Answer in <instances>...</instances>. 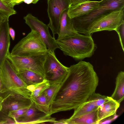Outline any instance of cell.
Masks as SVG:
<instances>
[{
  "mask_svg": "<svg viewBox=\"0 0 124 124\" xmlns=\"http://www.w3.org/2000/svg\"><path fill=\"white\" fill-rule=\"evenodd\" d=\"M49 108V114L76 109L95 93L99 79L92 65L81 61L69 67Z\"/></svg>",
  "mask_w": 124,
  "mask_h": 124,
  "instance_id": "cell-1",
  "label": "cell"
},
{
  "mask_svg": "<svg viewBox=\"0 0 124 124\" xmlns=\"http://www.w3.org/2000/svg\"><path fill=\"white\" fill-rule=\"evenodd\" d=\"M58 47L65 55L76 60H81L90 57L97 48L91 35H75L56 40Z\"/></svg>",
  "mask_w": 124,
  "mask_h": 124,
  "instance_id": "cell-2",
  "label": "cell"
},
{
  "mask_svg": "<svg viewBox=\"0 0 124 124\" xmlns=\"http://www.w3.org/2000/svg\"><path fill=\"white\" fill-rule=\"evenodd\" d=\"M124 9V0H101L98 6L88 14L71 19L78 33L89 35V29L92 23L101 16L113 11Z\"/></svg>",
  "mask_w": 124,
  "mask_h": 124,
  "instance_id": "cell-3",
  "label": "cell"
},
{
  "mask_svg": "<svg viewBox=\"0 0 124 124\" xmlns=\"http://www.w3.org/2000/svg\"><path fill=\"white\" fill-rule=\"evenodd\" d=\"M0 76L3 97L6 94L12 93L30 99L31 93L28 86L18 76L7 59L0 68Z\"/></svg>",
  "mask_w": 124,
  "mask_h": 124,
  "instance_id": "cell-4",
  "label": "cell"
},
{
  "mask_svg": "<svg viewBox=\"0 0 124 124\" xmlns=\"http://www.w3.org/2000/svg\"><path fill=\"white\" fill-rule=\"evenodd\" d=\"M49 50L38 33L31 30L16 45L10 54L13 56L28 57L44 54Z\"/></svg>",
  "mask_w": 124,
  "mask_h": 124,
  "instance_id": "cell-5",
  "label": "cell"
},
{
  "mask_svg": "<svg viewBox=\"0 0 124 124\" xmlns=\"http://www.w3.org/2000/svg\"><path fill=\"white\" fill-rule=\"evenodd\" d=\"M48 53V52L43 54L23 57L12 55L9 52L7 59L16 72L21 70H27L35 72L45 79L44 65Z\"/></svg>",
  "mask_w": 124,
  "mask_h": 124,
  "instance_id": "cell-6",
  "label": "cell"
},
{
  "mask_svg": "<svg viewBox=\"0 0 124 124\" xmlns=\"http://www.w3.org/2000/svg\"><path fill=\"white\" fill-rule=\"evenodd\" d=\"M45 79L50 85L61 82L69 71V67L61 63L54 51L49 50L44 65Z\"/></svg>",
  "mask_w": 124,
  "mask_h": 124,
  "instance_id": "cell-7",
  "label": "cell"
},
{
  "mask_svg": "<svg viewBox=\"0 0 124 124\" xmlns=\"http://www.w3.org/2000/svg\"><path fill=\"white\" fill-rule=\"evenodd\" d=\"M124 22V9L113 11L94 21L89 28V34L102 31L115 30Z\"/></svg>",
  "mask_w": 124,
  "mask_h": 124,
  "instance_id": "cell-8",
  "label": "cell"
},
{
  "mask_svg": "<svg viewBox=\"0 0 124 124\" xmlns=\"http://www.w3.org/2000/svg\"><path fill=\"white\" fill-rule=\"evenodd\" d=\"M47 12L49 22L47 25L52 31L53 37L58 34L60 19L63 11L68 9L70 5L69 0H47Z\"/></svg>",
  "mask_w": 124,
  "mask_h": 124,
  "instance_id": "cell-9",
  "label": "cell"
},
{
  "mask_svg": "<svg viewBox=\"0 0 124 124\" xmlns=\"http://www.w3.org/2000/svg\"><path fill=\"white\" fill-rule=\"evenodd\" d=\"M24 19L31 30L35 31L39 34L48 49L54 51L58 48L56 40L50 34L47 25L31 14H28Z\"/></svg>",
  "mask_w": 124,
  "mask_h": 124,
  "instance_id": "cell-10",
  "label": "cell"
},
{
  "mask_svg": "<svg viewBox=\"0 0 124 124\" xmlns=\"http://www.w3.org/2000/svg\"><path fill=\"white\" fill-rule=\"evenodd\" d=\"M37 109L33 102L27 111L23 115L15 120L16 124H34L49 123L55 124L56 118L51 115L46 114Z\"/></svg>",
  "mask_w": 124,
  "mask_h": 124,
  "instance_id": "cell-11",
  "label": "cell"
},
{
  "mask_svg": "<svg viewBox=\"0 0 124 124\" xmlns=\"http://www.w3.org/2000/svg\"><path fill=\"white\" fill-rule=\"evenodd\" d=\"M33 102L30 99L20 95L7 94L3 98L1 112L8 116L9 111L29 108Z\"/></svg>",
  "mask_w": 124,
  "mask_h": 124,
  "instance_id": "cell-12",
  "label": "cell"
},
{
  "mask_svg": "<svg viewBox=\"0 0 124 124\" xmlns=\"http://www.w3.org/2000/svg\"><path fill=\"white\" fill-rule=\"evenodd\" d=\"M8 18H4L0 28V68L9 53L10 42L8 31Z\"/></svg>",
  "mask_w": 124,
  "mask_h": 124,
  "instance_id": "cell-13",
  "label": "cell"
},
{
  "mask_svg": "<svg viewBox=\"0 0 124 124\" xmlns=\"http://www.w3.org/2000/svg\"><path fill=\"white\" fill-rule=\"evenodd\" d=\"M100 1H89L75 5H70L68 10L71 19L88 14L99 6Z\"/></svg>",
  "mask_w": 124,
  "mask_h": 124,
  "instance_id": "cell-14",
  "label": "cell"
},
{
  "mask_svg": "<svg viewBox=\"0 0 124 124\" xmlns=\"http://www.w3.org/2000/svg\"><path fill=\"white\" fill-rule=\"evenodd\" d=\"M68 10L64 11L61 16L58 39L73 35L78 33L75 30L71 19L68 16Z\"/></svg>",
  "mask_w": 124,
  "mask_h": 124,
  "instance_id": "cell-15",
  "label": "cell"
},
{
  "mask_svg": "<svg viewBox=\"0 0 124 124\" xmlns=\"http://www.w3.org/2000/svg\"><path fill=\"white\" fill-rule=\"evenodd\" d=\"M120 103L110 97L109 100L97 109L98 124L103 119L114 115L119 107Z\"/></svg>",
  "mask_w": 124,
  "mask_h": 124,
  "instance_id": "cell-16",
  "label": "cell"
},
{
  "mask_svg": "<svg viewBox=\"0 0 124 124\" xmlns=\"http://www.w3.org/2000/svg\"><path fill=\"white\" fill-rule=\"evenodd\" d=\"M56 124H98L97 109L79 117L62 119L57 121Z\"/></svg>",
  "mask_w": 124,
  "mask_h": 124,
  "instance_id": "cell-17",
  "label": "cell"
},
{
  "mask_svg": "<svg viewBox=\"0 0 124 124\" xmlns=\"http://www.w3.org/2000/svg\"><path fill=\"white\" fill-rule=\"evenodd\" d=\"M16 72L27 86L39 84L46 79L35 72L27 70H21Z\"/></svg>",
  "mask_w": 124,
  "mask_h": 124,
  "instance_id": "cell-18",
  "label": "cell"
},
{
  "mask_svg": "<svg viewBox=\"0 0 124 124\" xmlns=\"http://www.w3.org/2000/svg\"><path fill=\"white\" fill-rule=\"evenodd\" d=\"M98 107L95 102L89 97L86 101L74 109L73 114L69 118L79 117L97 110Z\"/></svg>",
  "mask_w": 124,
  "mask_h": 124,
  "instance_id": "cell-19",
  "label": "cell"
},
{
  "mask_svg": "<svg viewBox=\"0 0 124 124\" xmlns=\"http://www.w3.org/2000/svg\"><path fill=\"white\" fill-rule=\"evenodd\" d=\"M118 103H120L124 98V72L121 71L116 78V86L114 91L110 97Z\"/></svg>",
  "mask_w": 124,
  "mask_h": 124,
  "instance_id": "cell-20",
  "label": "cell"
},
{
  "mask_svg": "<svg viewBox=\"0 0 124 124\" xmlns=\"http://www.w3.org/2000/svg\"><path fill=\"white\" fill-rule=\"evenodd\" d=\"M50 86L49 82L46 79L41 83L29 85V89L31 92L30 99L34 102L37 97L41 95Z\"/></svg>",
  "mask_w": 124,
  "mask_h": 124,
  "instance_id": "cell-21",
  "label": "cell"
},
{
  "mask_svg": "<svg viewBox=\"0 0 124 124\" xmlns=\"http://www.w3.org/2000/svg\"><path fill=\"white\" fill-rule=\"evenodd\" d=\"M34 102L37 109L46 114L50 115L49 108L46 103V95L44 92L37 97Z\"/></svg>",
  "mask_w": 124,
  "mask_h": 124,
  "instance_id": "cell-22",
  "label": "cell"
},
{
  "mask_svg": "<svg viewBox=\"0 0 124 124\" xmlns=\"http://www.w3.org/2000/svg\"><path fill=\"white\" fill-rule=\"evenodd\" d=\"M60 84L61 83L51 85L44 92L46 95V103L49 108L60 87Z\"/></svg>",
  "mask_w": 124,
  "mask_h": 124,
  "instance_id": "cell-23",
  "label": "cell"
},
{
  "mask_svg": "<svg viewBox=\"0 0 124 124\" xmlns=\"http://www.w3.org/2000/svg\"><path fill=\"white\" fill-rule=\"evenodd\" d=\"M13 8L2 0H0V13L4 17L9 18L10 16L16 13Z\"/></svg>",
  "mask_w": 124,
  "mask_h": 124,
  "instance_id": "cell-24",
  "label": "cell"
},
{
  "mask_svg": "<svg viewBox=\"0 0 124 124\" xmlns=\"http://www.w3.org/2000/svg\"><path fill=\"white\" fill-rule=\"evenodd\" d=\"M118 35L119 40L122 49L124 51V22L118 26L115 30Z\"/></svg>",
  "mask_w": 124,
  "mask_h": 124,
  "instance_id": "cell-25",
  "label": "cell"
},
{
  "mask_svg": "<svg viewBox=\"0 0 124 124\" xmlns=\"http://www.w3.org/2000/svg\"><path fill=\"white\" fill-rule=\"evenodd\" d=\"M29 108L10 111L8 113V116L15 120L24 114Z\"/></svg>",
  "mask_w": 124,
  "mask_h": 124,
  "instance_id": "cell-26",
  "label": "cell"
},
{
  "mask_svg": "<svg viewBox=\"0 0 124 124\" xmlns=\"http://www.w3.org/2000/svg\"><path fill=\"white\" fill-rule=\"evenodd\" d=\"M0 116V124H16L15 120L1 112Z\"/></svg>",
  "mask_w": 124,
  "mask_h": 124,
  "instance_id": "cell-27",
  "label": "cell"
},
{
  "mask_svg": "<svg viewBox=\"0 0 124 124\" xmlns=\"http://www.w3.org/2000/svg\"><path fill=\"white\" fill-rule=\"evenodd\" d=\"M7 4L14 7L15 5L21 3L22 0H2Z\"/></svg>",
  "mask_w": 124,
  "mask_h": 124,
  "instance_id": "cell-28",
  "label": "cell"
},
{
  "mask_svg": "<svg viewBox=\"0 0 124 124\" xmlns=\"http://www.w3.org/2000/svg\"><path fill=\"white\" fill-rule=\"evenodd\" d=\"M70 5H75L90 1V0H69Z\"/></svg>",
  "mask_w": 124,
  "mask_h": 124,
  "instance_id": "cell-29",
  "label": "cell"
},
{
  "mask_svg": "<svg viewBox=\"0 0 124 124\" xmlns=\"http://www.w3.org/2000/svg\"><path fill=\"white\" fill-rule=\"evenodd\" d=\"M8 31L9 35L11 36L12 40H14L15 36V30L12 28L9 27Z\"/></svg>",
  "mask_w": 124,
  "mask_h": 124,
  "instance_id": "cell-30",
  "label": "cell"
},
{
  "mask_svg": "<svg viewBox=\"0 0 124 124\" xmlns=\"http://www.w3.org/2000/svg\"><path fill=\"white\" fill-rule=\"evenodd\" d=\"M39 0H22L21 2H24L27 4H36Z\"/></svg>",
  "mask_w": 124,
  "mask_h": 124,
  "instance_id": "cell-31",
  "label": "cell"
},
{
  "mask_svg": "<svg viewBox=\"0 0 124 124\" xmlns=\"http://www.w3.org/2000/svg\"><path fill=\"white\" fill-rule=\"evenodd\" d=\"M3 86L0 76V97L3 98V94L2 93Z\"/></svg>",
  "mask_w": 124,
  "mask_h": 124,
  "instance_id": "cell-32",
  "label": "cell"
},
{
  "mask_svg": "<svg viewBox=\"0 0 124 124\" xmlns=\"http://www.w3.org/2000/svg\"><path fill=\"white\" fill-rule=\"evenodd\" d=\"M5 18V17L0 13V28L1 23Z\"/></svg>",
  "mask_w": 124,
  "mask_h": 124,
  "instance_id": "cell-33",
  "label": "cell"
},
{
  "mask_svg": "<svg viewBox=\"0 0 124 124\" xmlns=\"http://www.w3.org/2000/svg\"><path fill=\"white\" fill-rule=\"evenodd\" d=\"M2 108V105L1 103L0 104V113L1 110Z\"/></svg>",
  "mask_w": 124,
  "mask_h": 124,
  "instance_id": "cell-34",
  "label": "cell"
},
{
  "mask_svg": "<svg viewBox=\"0 0 124 124\" xmlns=\"http://www.w3.org/2000/svg\"><path fill=\"white\" fill-rule=\"evenodd\" d=\"M2 100H0V104L2 103Z\"/></svg>",
  "mask_w": 124,
  "mask_h": 124,
  "instance_id": "cell-35",
  "label": "cell"
},
{
  "mask_svg": "<svg viewBox=\"0 0 124 124\" xmlns=\"http://www.w3.org/2000/svg\"><path fill=\"white\" fill-rule=\"evenodd\" d=\"M3 99V98H1V97H0V100H2Z\"/></svg>",
  "mask_w": 124,
  "mask_h": 124,
  "instance_id": "cell-36",
  "label": "cell"
}]
</instances>
